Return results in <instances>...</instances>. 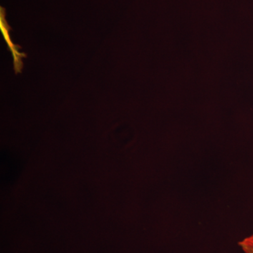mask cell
Listing matches in <instances>:
<instances>
[{
	"label": "cell",
	"mask_w": 253,
	"mask_h": 253,
	"mask_svg": "<svg viewBox=\"0 0 253 253\" xmlns=\"http://www.w3.org/2000/svg\"><path fill=\"white\" fill-rule=\"evenodd\" d=\"M0 31L4 37V41L7 44L8 49L11 51L13 56V62H14V70L16 74L22 73L23 64V59L27 57V54L23 52H20L19 49L21 46L16 45L12 42L10 31L11 28L6 19V9L3 6H0Z\"/></svg>",
	"instance_id": "cell-1"
},
{
	"label": "cell",
	"mask_w": 253,
	"mask_h": 253,
	"mask_svg": "<svg viewBox=\"0 0 253 253\" xmlns=\"http://www.w3.org/2000/svg\"><path fill=\"white\" fill-rule=\"evenodd\" d=\"M239 245L245 253H253V234L240 241Z\"/></svg>",
	"instance_id": "cell-2"
}]
</instances>
